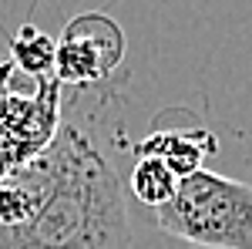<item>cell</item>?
I'll return each instance as SVG.
<instances>
[{
    "instance_id": "1",
    "label": "cell",
    "mask_w": 252,
    "mask_h": 249,
    "mask_svg": "<svg viewBox=\"0 0 252 249\" xmlns=\"http://www.w3.org/2000/svg\"><path fill=\"white\" fill-rule=\"evenodd\" d=\"M51 189L27 226L0 232V249H128L131 219L115 165L91 135L61 121L54 142Z\"/></svg>"
},
{
    "instance_id": "2",
    "label": "cell",
    "mask_w": 252,
    "mask_h": 249,
    "mask_svg": "<svg viewBox=\"0 0 252 249\" xmlns=\"http://www.w3.org/2000/svg\"><path fill=\"white\" fill-rule=\"evenodd\" d=\"M161 232L198 249H252V185L232 175L195 169L155 209Z\"/></svg>"
},
{
    "instance_id": "3",
    "label": "cell",
    "mask_w": 252,
    "mask_h": 249,
    "mask_svg": "<svg viewBox=\"0 0 252 249\" xmlns=\"http://www.w3.org/2000/svg\"><path fill=\"white\" fill-rule=\"evenodd\" d=\"M61 128V84L0 61V178L34 162Z\"/></svg>"
},
{
    "instance_id": "4",
    "label": "cell",
    "mask_w": 252,
    "mask_h": 249,
    "mask_svg": "<svg viewBox=\"0 0 252 249\" xmlns=\"http://www.w3.org/2000/svg\"><path fill=\"white\" fill-rule=\"evenodd\" d=\"M128 40L115 17L104 10H84L64 24L54 40V81L71 88L104 84L125 61Z\"/></svg>"
},
{
    "instance_id": "5",
    "label": "cell",
    "mask_w": 252,
    "mask_h": 249,
    "mask_svg": "<svg viewBox=\"0 0 252 249\" xmlns=\"http://www.w3.org/2000/svg\"><path fill=\"white\" fill-rule=\"evenodd\" d=\"M219 152V138L209 128H161L135 142V155H155L161 158L178 178L195 169H205V158Z\"/></svg>"
},
{
    "instance_id": "6",
    "label": "cell",
    "mask_w": 252,
    "mask_h": 249,
    "mask_svg": "<svg viewBox=\"0 0 252 249\" xmlns=\"http://www.w3.org/2000/svg\"><path fill=\"white\" fill-rule=\"evenodd\" d=\"M175 185H178V175L155 155H135V165H131V178H128V189L141 206L148 209H158L165 206L175 195Z\"/></svg>"
},
{
    "instance_id": "7",
    "label": "cell",
    "mask_w": 252,
    "mask_h": 249,
    "mask_svg": "<svg viewBox=\"0 0 252 249\" xmlns=\"http://www.w3.org/2000/svg\"><path fill=\"white\" fill-rule=\"evenodd\" d=\"M10 61H14L17 71H24L31 77L54 74V37L44 34L34 24H24L10 37Z\"/></svg>"
}]
</instances>
